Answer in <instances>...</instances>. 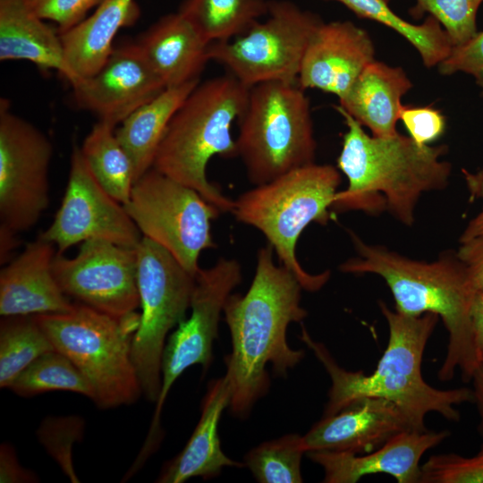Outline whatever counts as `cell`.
<instances>
[{
  "label": "cell",
  "mask_w": 483,
  "mask_h": 483,
  "mask_svg": "<svg viewBox=\"0 0 483 483\" xmlns=\"http://www.w3.org/2000/svg\"><path fill=\"white\" fill-rule=\"evenodd\" d=\"M302 286L283 265L274 262L270 244L257 254L255 274L245 294H230L224 307L232 339V352L225 359L231 387L229 408L238 417L249 414L269 388L266 367L286 376L304 358L303 350L292 349L286 341L289 324L308 315L301 305Z\"/></svg>",
  "instance_id": "obj_1"
},
{
  "label": "cell",
  "mask_w": 483,
  "mask_h": 483,
  "mask_svg": "<svg viewBox=\"0 0 483 483\" xmlns=\"http://www.w3.org/2000/svg\"><path fill=\"white\" fill-rule=\"evenodd\" d=\"M386 318L387 346L371 374L342 368L326 345L317 342L301 325V340L313 352L331 379L328 401L323 416L335 414L362 397H380L396 403L409 417L414 428L427 430L425 417L436 412L451 421H459L457 405L473 402L472 389H437L422 376L423 354L439 317L426 313L419 317L403 315L378 301Z\"/></svg>",
  "instance_id": "obj_2"
},
{
  "label": "cell",
  "mask_w": 483,
  "mask_h": 483,
  "mask_svg": "<svg viewBox=\"0 0 483 483\" xmlns=\"http://www.w3.org/2000/svg\"><path fill=\"white\" fill-rule=\"evenodd\" d=\"M335 109L347 126L337 166L348 186L336 192L331 208L369 214L388 209L402 224L411 225L421 194L447 185L451 164L441 160L447 147L421 146L399 133L369 136L343 108L335 106Z\"/></svg>",
  "instance_id": "obj_3"
},
{
  "label": "cell",
  "mask_w": 483,
  "mask_h": 483,
  "mask_svg": "<svg viewBox=\"0 0 483 483\" xmlns=\"http://www.w3.org/2000/svg\"><path fill=\"white\" fill-rule=\"evenodd\" d=\"M358 256L340 266L350 274H376L391 290L395 310L411 317L437 315L448 333L445 358L438 370L440 381L452 380L460 370L470 382L481 366L472 332L471 309L478 292L457 255L433 262L418 261L388 249L364 243L352 233Z\"/></svg>",
  "instance_id": "obj_4"
},
{
  "label": "cell",
  "mask_w": 483,
  "mask_h": 483,
  "mask_svg": "<svg viewBox=\"0 0 483 483\" xmlns=\"http://www.w3.org/2000/svg\"><path fill=\"white\" fill-rule=\"evenodd\" d=\"M250 88L226 72L199 82L171 118L152 168L197 191L221 213H232L234 200L208 180L215 156L237 157L231 126L243 113Z\"/></svg>",
  "instance_id": "obj_5"
},
{
  "label": "cell",
  "mask_w": 483,
  "mask_h": 483,
  "mask_svg": "<svg viewBox=\"0 0 483 483\" xmlns=\"http://www.w3.org/2000/svg\"><path fill=\"white\" fill-rule=\"evenodd\" d=\"M340 182L335 166L312 163L257 185L234 200L235 218L264 234L281 265L308 292L321 289L330 272H307L296 257V244L310 223L327 224Z\"/></svg>",
  "instance_id": "obj_6"
},
{
  "label": "cell",
  "mask_w": 483,
  "mask_h": 483,
  "mask_svg": "<svg viewBox=\"0 0 483 483\" xmlns=\"http://www.w3.org/2000/svg\"><path fill=\"white\" fill-rule=\"evenodd\" d=\"M34 316L54 348L89 383L98 408L130 405L142 395L131 359L139 314L116 318L76 302L67 312Z\"/></svg>",
  "instance_id": "obj_7"
},
{
  "label": "cell",
  "mask_w": 483,
  "mask_h": 483,
  "mask_svg": "<svg viewBox=\"0 0 483 483\" xmlns=\"http://www.w3.org/2000/svg\"><path fill=\"white\" fill-rule=\"evenodd\" d=\"M237 121V157L255 186L315 163L309 100L298 83L265 81L250 87Z\"/></svg>",
  "instance_id": "obj_8"
},
{
  "label": "cell",
  "mask_w": 483,
  "mask_h": 483,
  "mask_svg": "<svg viewBox=\"0 0 483 483\" xmlns=\"http://www.w3.org/2000/svg\"><path fill=\"white\" fill-rule=\"evenodd\" d=\"M137 250L140 324L131 342V359L142 395L157 402L162 385L161 362L166 336L185 319L196 276L165 249L142 237Z\"/></svg>",
  "instance_id": "obj_9"
},
{
  "label": "cell",
  "mask_w": 483,
  "mask_h": 483,
  "mask_svg": "<svg viewBox=\"0 0 483 483\" xmlns=\"http://www.w3.org/2000/svg\"><path fill=\"white\" fill-rule=\"evenodd\" d=\"M123 206L142 237L165 249L196 276L201 251L216 246L211 221L221 214L216 207L154 168L135 182Z\"/></svg>",
  "instance_id": "obj_10"
},
{
  "label": "cell",
  "mask_w": 483,
  "mask_h": 483,
  "mask_svg": "<svg viewBox=\"0 0 483 483\" xmlns=\"http://www.w3.org/2000/svg\"><path fill=\"white\" fill-rule=\"evenodd\" d=\"M267 15L243 34L208 47L209 60L249 88L265 81L297 83L308 43L322 22L286 0L269 1Z\"/></svg>",
  "instance_id": "obj_11"
},
{
  "label": "cell",
  "mask_w": 483,
  "mask_h": 483,
  "mask_svg": "<svg viewBox=\"0 0 483 483\" xmlns=\"http://www.w3.org/2000/svg\"><path fill=\"white\" fill-rule=\"evenodd\" d=\"M240 263L220 258L212 267L199 269L191 303V316L167 338L162 355V385L151 424L135 463L142 466L158 448L163 437L161 414L165 401L177 378L190 367L199 364L205 371L213 359V343L225 304L242 282Z\"/></svg>",
  "instance_id": "obj_12"
},
{
  "label": "cell",
  "mask_w": 483,
  "mask_h": 483,
  "mask_svg": "<svg viewBox=\"0 0 483 483\" xmlns=\"http://www.w3.org/2000/svg\"><path fill=\"white\" fill-rule=\"evenodd\" d=\"M53 146L36 126L0 100V219L15 233L31 229L49 206Z\"/></svg>",
  "instance_id": "obj_13"
},
{
  "label": "cell",
  "mask_w": 483,
  "mask_h": 483,
  "mask_svg": "<svg viewBox=\"0 0 483 483\" xmlns=\"http://www.w3.org/2000/svg\"><path fill=\"white\" fill-rule=\"evenodd\" d=\"M38 238L53 243L56 252L63 254L72 245L89 239L137 248L142 235L124 206L97 182L80 147L75 144L61 206L52 224Z\"/></svg>",
  "instance_id": "obj_14"
},
{
  "label": "cell",
  "mask_w": 483,
  "mask_h": 483,
  "mask_svg": "<svg viewBox=\"0 0 483 483\" xmlns=\"http://www.w3.org/2000/svg\"><path fill=\"white\" fill-rule=\"evenodd\" d=\"M53 273L69 298L98 311L123 318L140 306L136 248L89 239L74 258L56 252Z\"/></svg>",
  "instance_id": "obj_15"
},
{
  "label": "cell",
  "mask_w": 483,
  "mask_h": 483,
  "mask_svg": "<svg viewBox=\"0 0 483 483\" xmlns=\"http://www.w3.org/2000/svg\"><path fill=\"white\" fill-rule=\"evenodd\" d=\"M71 85L79 108L114 127L166 89L136 42L114 47L97 72Z\"/></svg>",
  "instance_id": "obj_16"
},
{
  "label": "cell",
  "mask_w": 483,
  "mask_h": 483,
  "mask_svg": "<svg viewBox=\"0 0 483 483\" xmlns=\"http://www.w3.org/2000/svg\"><path fill=\"white\" fill-rule=\"evenodd\" d=\"M374 54L366 30L351 21H322L308 43L297 83L304 90L317 89L341 99Z\"/></svg>",
  "instance_id": "obj_17"
},
{
  "label": "cell",
  "mask_w": 483,
  "mask_h": 483,
  "mask_svg": "<svg viewBox=\"0 0 483 483\" xmlns=\"http://www.w3.org/2000/svg\"><path fill=\"white\" fill-rule=\"evenodd\" d=\"M416 430L406 413L394 402L362 397L329 416H323L302 436L305 452H371L396 434Z\"/></svg>",
  "instance_id": "obj_18"
},
{
  "label": "cell",
  "mask_w": 483,
  "mask_h": 483,
  "mask_svg": "<svg viewBox=\"0 0 483 483\" xmlns=\"http://www.w3.org/2000/svg\"><path fill=\"white\" fill-rule=\"evenodd\" d=\"M449 435L448 430H407L362 455L325 450L308 452L307 454L323 468V482L326 483H355L364 476L377 473L388 474L398 483H420L421 457Z\"/></svg>",
  "instance_id": "obj_19"
},
{
  "label": "cell",
  "mask_w": 483,
  "mask_h": 483,
  "mask_svg": "<svg viewBox=\"0 0 483 483\" xmlns=\"http://www.w3.org/2000/svg\"><path fill=\"white\" fill-rule=\"evenodd\" d=\"M55 254L53 243L38 238L1 269L2 317L64 313L73 308L54 275Z\"/></svg>",
  "instance_id": "obj_20"
},
{
  "label": "cell",
  "mask_w": 483,
  "mask_h": 483,
  "mask_svg": "<svg viewBox=\"0 0 483 483\" xmlns=\"http://www.w3.org/2000/svg\"><path fill=\"white\" fill-rule=\"evenodd\" d=\"M136 43L166 88L199 79L210 61V43L179 11L160 18Z\"/></svg>",
  "instance_id": "obj_21"
},
{
  "label": "cell",
  "mask_w": 483,
  "mask_h": 483,
  "mask_svg": "<svg viewBox=\"0 0 483 483\" xmlns=\"http://www.w3.org/2000/svg\"><path fill=\"white\" fill-rule=\"evenodd\" d=\"M230 400L231 387L225 376L209 382L192 435L176 457L163 467L157 482L182 483L194 477L208 479L217 476L224 467L242 466L225 454L217 431Z\"/></svg>",
  "instance_id": "obj_22"
},
{
  "label": "cell",
  "mask_w": 483,
  "mask_h": 483,
  "mask_svg": "<svg viewBox=\"0 0 483 483\" xmlns=\"http://www.w3.org/2000/svg\"><path fill=\"white\" fill-rule=\"evenodd\" d=\"M0 60L28 61L72 80L57 28L47 24L26 0H0Z\"/></svg>",
  "instance_id": "obj_23"
},
{
  "label": "cell",
  "mask_w": 483,
  "mask_h": 483,
  "mask_svg": "<svg viewBox=\"0 0 483 483\" xmlns=\"http://www.w3.org/2000/svg\"><path fill=\"white\" fill-rule=\"evenodd\" d=\"M139 15L135 0H101L89 17L60 33L72 74L69 83L97 72L114 47L116 33L121 28L133 24Z\"/></svg>",
  "instance_id": "obj_24"
},
{
  "label": "cell",
  "mask_w": 483,
  "mask_h": 483,
  "mask_svg": "<svg viewBox=\"0 0 483 483\" xmlns=\"http://www.w3.org/2000/svg\"><path fill=\"white\" fill-rule=\"evenodd\" d=\"M411 87L402 68L374 60L339 99V106L374 136L394 135L397 133L401 99Z\"/></svg>",
  "instance_id": "obj_25"
},
{
  "label": "cell",
  "mask_w": 483,
  "mask_h": 483,
  "mask_svg": "<svg viewBox=\"0 0 483 483\" xmlns=\"http://www.w3.org/2000/svg\"><path fill=\"white\" fill-rule=\"evenodd\" d=\"M199 82L200 80L197 79L166 88L121 123L115 135L131 158L135 182L152 168L171 118Z\"/></svg>",
  "instance_id": "obj_26"
},
{
  "label": "cell",
  "mask_w": 483,
  "mask_h": 483,
  "mask_svg": "<svg viewBox=\"0 0 483 483\" xmlns=\"http://www.w3.org/2000/svg\"><path fill=\"white\" fill-rule=\"evenodd\" d=\"M114 128L98 121L85 138L80 150L100 185L114 199L125 205L135 183L134 169Z\"/></svg>",
  "instance_id": "obj_27"
},
{
  "label": "cell",
  "mask_w": 483,
  "mask_h": 483,
  "mask_svg": "<svg viewBox=\"0 0 483 483\" xmlns=\"http://www.w3.org/2000/svg\"><path fill=\"white\" fill-rule=\"evenodd\" d=\"M267 0H184L179 12L209 42L227 41L267 14Z\"/></svg>",
  "instance_id": "obj_28"
},
{
  "label": "cell",
  "mask_w": 483,
  "mask_h": 483,
  "mask_svg": "<svg viewBox=\"0 0 483 483\" xmlns=\"http://www.w3.org/2000/svg\"><path fill=\"white\" fill-rule=\"evenodd\" d=\"M335 1L342 3L359 17L378 21L401 34L418 50L427 67L439 64L452 50L445 30L432 16L421 25H414L395 14L386 0Z\"/></svg>",
  "instance_id": "obj_29"
},
{
  "label": "cell",
  "mask_w": 483,
  "mask_h": 483,
  "mask_svg": "<svg viewBox=\"0 0 483 483\" xmlns=\"http://www.w3.org/2000/svg\"><path fill=\"white\" fill-rule=\"evenodd\" d=\"M55 350L34 315L4 317L0 323V387L42 354Z\"/></svg>",
  "instance_id": "obj_30"
},
{
  "label": "cell",
  "mask_w": 483,
  "mask_h": 483,
  "mask_svg": "<svg viewBox=\"0 0 483 483\" xmlns=\"http://www.w3.org/2000/svg\"><path fill=\"white\" fill-rule=\"evenodd\" d=\"M9 389L23 397L62 390L94 399V391L84 376L69 358L56 350L36 359L17 376Z\"/></svg>",
  "instance_id": "obj_31"
},
{
  "label": "cell",
  "mask_w": 483,
  "mask_h": 483,
  "mask_svg": "<svg viewBox=\"0 0 483 483\" xmlns=\"http://www.w3.org/2000/svg\"><path fill=\"white\" fill-rule=\"evenodd\" d=\"M302 436L288 434L264 442L245 456V465L260 483H301Z\"/></svg>",
  "instance_id": "obj_32"
},
{
  "label": "cell",
  "mask_w": 483,
  "mask_h": 483,
  "mask_svg": "<svg viewBox=\"0 0 483 483\" xmlns=\"http://www.w3.org/2000/svg\"><path fill=\"white\" fill-rule=\"evenodd\" d=\"M84 419L77 415L47 417L39 425V443L72 483L80 482L72 462V447L82 440Z\"/></svg>",
  "instance_id": "obj_33"
},
{
  "label": "cell",
  "mask_w": 483,
  "mask_h": 483,
  "mask_svg": "<svg viewBox=\"0 0 483 483\" xmlns=\"http://www.w3.org/2000/svg\"><path fill=\"white\" fill-rule=\"evenodd\" d=\"M414 14L429 13L445 27L452 47H459L477 31L476 16L483 0H416Z\"/></svg>",
  "instance_id": "obj_34"
},
{
  "label": "cell",
  "mask_w": 483,
  "mask_h": 483,
  "mask_svg": "<svg viewBox=\"0 0 483 483\" xmlns=\"http://www.w3.org/2000/svg\"><path fill=\"white\" fill-rule=\"evenodd\" d=\"M420 483H483V445L473 456L435 454L421 465Z\"/></svg>",
  "instance_id": "obj_35"
},
{
  "label": "cell",
  "mask_w": 483,
  "mask_h": 483,
  "mask_svg": "<svg viewBox=\"0 0 483 483\" xmlns=\"http://www.w3.org/2000/svg\"><path fill=\"white\" fill-rule=\"evenodd\" d=\"M43 20L54 21L59 33L66 31L86 18L88 12L101 0H26Z\"/></svg>",
  "instance_id": "obj_36"
},
{
  "label": "cell",
  "mask_w": 483,
  "mask_h": 483,
  "mask_svg": "<svg viewBox=\"0 0 483 483\" xmlns=\"http://www.w3.org/2000/svg\"><path fill=\"white\" fill-rule=\"evenodd\" d=\"M399 119L410 137L421 146L437 140L445 130V117L440 110L431 106H402Z\"/></svg>",
  "instance_id": "obj_37"
},
{
  "label": "cell",
  "mask_w": 483,
  "mask_h": 483,
  "mask_svg": "<svg viewBox=\"0 0 483 483\" xmlns=\"http://www.w3.org/2000/svg\"><path fill=\"white\" fill-rule=\"evenodd\" d=\"M443 75L463 72L474 77L483 72V31L465 44L452 47L448 56L438 64Z\"/></svg>",
  "instance_id": "obj_38"
},
{
  "label": "cell",
  "mask_w": 483,
  "mask_h": 483,
  "mask_svg": "<svg viewBox=\"0 0 483 483\" xmlns=\"http://www.w3.org/2000/svg\"><path fill=\"white\" fill-rule=\"evenodd\" d=\"M460 243L456 255L464 265L475 290L483 292V237Z\"/></svg>",
  "instance_id": "obj_39"
},
{
  "label": "cell",
  "mask_w": 483,
  "mask_h": 483,
  "mask_svg": "<svg viewBox=\"0 0 483 483\" xmlns=\"http://www.w3.org/2000/svg\"><path fill=\"white\" fill-rule=\"evenodd\" d=\"M34 472L21 465L14 448L3 443L0 445V482L1 483H32L37 482Z\"/></svg>",
  "instance_id": "obj_40"
},
{
  "label": "cell",
  "mask_w": 483,
  "mask_h": 483,
  "mask_svg": "<svg viewBox=\"0 0 483 483\" xmlns=\"http://www.w3.org/2000/svg\"><path fill=\"white\" fill-rule=\"evenodd\" d=\"M462 172L470 199L483 200V167L476 173H470L466 169H462ZM478 237H483V207L481 211L468 223L460 237V242Z\"/></svg>",
  "instance_id": "obj_41"
},
{
  "label": "cell",
  "mask_w": 483,
  "mask_h": 483,
  "mask_svg": "<svg viewBox=\"0 0 483 483\" xmlns=\"http://www.w3.org/2000/svg\"><path fill=\"white\" fill-rule=\"evenodd\" d=\"M471 323L478 357L483 366V292L476 293L471 309Z\"/></svg>",
  "instance_id": "obj_42"
},
{
  "label": "cell",
  "mask_w": 483,
  "mask_h": 483,
  "mask_svg": "<svg viewBox=\"0 0 483 483\" xmlns=\"http://www.w3.org/2000/svg\"><path fill=\"white\" fill-rule=\"evenodd\" d=\"M473 402L477 406L479 417V431L483 437V366H480L472 377Z\"/></svg>",
  "instance_id": "obj_43"
},
{
  "label": "cell",
  "mask_w": 483,
  "mask_h": 483,
  "mask_svg": "<svg viewBox=\"0 0 483 483\" xmlns=\"http://www.w3.org/2000/svg\"><path fill=\"white\" fill-rule=\"evenodd\" d=\"M15 233V232L6 226H0V258L2 264H6L5 262L8 260L10 253L18 245Z\"/></svg>",
  "instance_id": "obj_44"
},
{
  "label": "cell",
  "mask_w": 483,
  "mask_h": 483,
  "mask_svg": "<svg viewBox=\"0 0 483 483\" xmlns=\"http://www.w3.org/2000/svg\"><path fill=\"white\" fill-rule=\"evenodd\" d=\"M475 79H476L477 84L481 88L482 95H483V72H481L478 75H476Z\"/></svg>",
  "instance_id": "obj_45"
}]
</instances>
